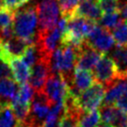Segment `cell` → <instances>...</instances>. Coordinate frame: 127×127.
<instances>
[{
  "label": "cell",
  "mask_w": 127,
  "mask_h": 127,
  "mask_svg": "<svg viewBox=\"0 0 127 127\" xmlns=\"http://www.w3.org/2000/svg\"><path fill=\"white\" fill-rule=\"evenodd\" d=\"M37 21L36 7L30 6L17 9L12 23L13 34L19 38L35 42Z\"/></svg>",
  "instance_id": "obj_1"
},
{
  "label": "cell",
  "mask_w": 127,
  "mask_h": 127,
  "mask_svg": "<svg viewBox=\"0 0 127 127\" xmlns=\"http://www.w3.org/2000/svg\"><path fill=\"white\" fill-rule=\"evenodd\" d=\"M42 93L52 106L57 103H64L69 93L67 80L61 74L51 73Z\"/></svg>",
  "instance_id": "obj_2"
},
{
  "label": "cell",
  "mask_w": 127,
  "mask_h": 127,
  "mask_svg": "<svg viewBox=\"0 0 127 127\" xmlns=\"http://www.w3.org/2000/svg\"><path fill=\"white\" fill-rule=\"evenodd\" d=\"M106 95V88L101 83L95 81L86 91L82 92L74 101L76 107L79 108L82 112L97 109L101 103L104 101Z\"/></svg>",
  "instance_id": "obj_3"
},
{
  "label": "cell",
  "mask_w": 127,
  "mask_h": 127,
  "mask_svg": "<svg viewBox=\"0 0 127 127\" xmlns=\"http://www.w3.org/2000/svg\"><path fill=\"white\" fill-rule=\"evenodd\" d=\"M39 29L37 32H48L58 23L59 7L57 0H41L36 7Z\"/></svg>",
  "instance_id": "obj_4"
},
{
  "label": "cell",
  "mask_w": 127,
  "mask_h": 127,
  "mask_svg": "<svg viewBox=\"0 0 127 127\" xmlns=\"http://www.w3.org/2000/svg\"><path fill=\"white\" fill-rule=\"evenodd\" d=\"M50 107H52V105L43 93H35L30 106L29 115L24 124L28 127H42L50 111Z\"/></svg>",
  "instance_id": "obj_5"
},
{
  "label": "cell",
  "mask_w": 127,
  "mask_h": 127,
  "mask_svg": "<svg viewBox=\"0 0 127 127\" xmlns=\"http://www.w3.org/2000/svg\"><path fill=\"white\" fill-rule=\"evenodd\" d=\"M94 78L95 81L99 82L107 88L117 80L123 79L120 75L115 63L108 55L104 54L97 64L95 65L94 71Z\"/></svg>",
  "instance_id": "obj_6"
},
{
  "label": "cell",
  "mask_w": 127,
  "mask_h": 127,
  "mask_svg": "<svg viewBox=\"0 0 127 127\" xmlns=\"http://www.w3.org/2000/svg\"><path fill=\"white\" fill-rule=\"evenodd\" d=\"M85 42L104 54L110 51L115 44L110 31L103 28L98 24H96L94 26Z\"/></svg>",
  "instance_id": "obj_7"
},
{
  "label": "cell",
  "mask_w": 127,
  "mask_h": 127,
  "mask_svg": "<svg viewBox=\"0 0 127 127\" xmlns=\"http://www.w3.org/2000/svg\"><path fill=\"white\" fill-rule=\"evenodd\" d=\"M51 75L50 61L39 58L33 66L30 71L29 82L35 93L42 92L44 85L47 81L49 76Z\"/></svg>",
  "instance_id": "obj_8"
},
{
  "label": "cell",
  "mask_w": 127,
  "mask_h": 127,
  "mask_svg": "<svg viewBox=\"0 0 127 127\" xmlns=\"http://www.w3.org/2000/svg\"><path fill=\"white\" fill-rule=\"evenodd\" d=\"M35 42H30L27 40L22 39L17 36L11 37L9 40L6 42H2V47L0 51V58L7 61H9L14 58H20L24 55L25 50L28 46L32 45Z\"/></svg>",
  "instance_id": "obj_9"
},
{
  "label": "cell",
  "mask_w": 127,
  "mask_h": 127,
  "mask_svg": "<svg viewBox=\"0 0 127 127\" xmlns=\"http://www.w3.org/2000/svg\"><path fill=\"white\" fill-rule=\"evenodd\" d=\"M104 53L96 51L95 49L88 45L86 42L80 48L77 49V64L76 67L91 71L99 62Z\"/></svg>",
  "instance_id": "obj_10"
},
{
  "label": "cell",
  "mask_w": 127,
  "mask_h": 127,
  "mask_svg": "<svg viewBox=\"0 0 127 127\" xmlns=\"http://www.w3.org/2000/svg\"><path fill=\"white\" fill-rule=\"evenodd\" d=\"M102 122L112 127H127V113L115 106H103L100 109Z\"/></svg>",
  "instance_id": "obj_11"
},
{
  "label": "cell",
  "mask_w": 127,
  "mask_h": 127,
  "mask_svg": "<svg viewBox=\"0 0 127 127\" xmlns=\"http://www.w3.org/2000/svg\"><path fill=\"white\" fill-rule=\"evenodd\" d=\"M73 15L83 17L87 20L97 23L101 19L103 12L100 8L97 0H82L78 5Z\"/></svg>",
  "instance_id": "obj_12"
},
{
  "label": "cell",
  "mask_w": 127,
  "mask_h": 127,
  "mask_svg": "<svg viewBox=\"0 0 127 127\" xmlns=\"http://www.w3.org/2000/svg\"><path fill=\"white\" fill-rule=\"evenodd\" d=\"M127 91V79H120L106 88L104 106H115L117 101Z\"/></svg>",
  "instance_id": "obj_13"
},
{
  "label": "cell",
  "mask_w": 127,
  "mask_h": 127,
  "mask_svg": "<svg viewBox=\"0 0 127 127\" xmlns=\"http://www.w3.org/2000/svg\"><path fill=\"white\" fill-rule=\"evenodd\" d=\"M9 64L13 75V79L19 85H24L26 83L30 77V67H28L21 58L11 59L9 61Z\"/></svg>",
  "instance_id": "obj_14"
},
{
  "label": "cell",
  "mask_w": 127,
  "mask_h": 127,
  "mask_svg": "<svg viewBox=\"0 0 127 127\" xmlns=\"http://www.w3.org/2000/svg\"><path fill=\"white\" fill-rule=\"evenodd\" d=\"M110 58L115 63L121 77L123 79H127V48H114Z\"/></svg>",
  "instance_id": "obj_15"
},
{
  "label": "cell",
  "mask_w": 127,
  "mask_h": 127,
  "mask_svg": "<svg viewBox=\"0 0 127 127\" xmlns=\"http://www.w3.org/2000/svg\"><path fill=\"white\" fill-rule=\"evenodd\" d=\"M19 91V84L12 79H0V98L11 101Z\"/></svg>",
  "instance_id": "obj_16"
},
{
  "label": "cell",
  "mask_w": 127,
  "mask_h": 127,
  "mask_svg": "<svg viewBox=\"0 0 127 127\" xmlns=\"http://www.w3.org/2000/svg\"><path fill=\"white\" fill-rule=\"evenodd\" d=\"M9 106H10V108H11L14 116H15L16 120L18 121V123H24L29 115L31 105H26V104L22 103L16 97H14L9 102Z\"/></svg>",
  "instance_id": "obj_17"
},
{
  "label": "cell",
  "mask_w": 127,
  "mask_h": 127,
  "mask_svg": "<svg viewBox=\"0 0 127 127\" xmlns=\"http://www.w3.org/2000/svg\"><path fill=\"white\" fill-rule=\"evenodd\" d=\"M101 123V115L98 109L82 112L79 120V127H98Z\"/></svg>",
  "instance_id": "obj_18"
},
{
  "label": "cell",
  "mask_w": 127,
  "mask_h": 127,
  "mask_svg": "<svg viewBox=\"0 0 127 127\" xmlns=\"http://www.w3.org/2000/svg\"><path fill=\"white\" fill-rule=\"evenodd\" d=\"M112 36L117 47L127 48V22L122 20L113 29Z\"/></svg>",
  "instance_id": "obj_19"
},
{
  "label": "cell",
  "mask_w": 127,
  "mask_h": 127,
  "mask_svg": "<svg viewBox=\"0 0 127 127\" xmlns=\"http://www.w3.org/2000/svg\"><path fill=\"white\" fill-rule=\"evenodd\" d=\"M18 124L19 123L8 103L0 110V127H17Z\"/></svg>",
  "instance_id": "obj_20"
},
{
  "label": "cell",
  "mask_w": 127,
  "mask_h": 127,
  "mask_svg": "<svg viewBox=\"0 0 127 127\" xmlns=\"http://www.w3.org/2000/svg\"><path fill=\"white\" fill-rule=\"evenodd\" d=\"M122 21L120 12H113V13H105L102 15L99 20L100 25L108 31L113 30L114 28L120 24Z\"/></svg>",
  "instance_id": "obj_21"
},
{
  "label": "cell",
  "mask_w": 127,
  "mask_h": 127,
  "mask_svg": "<svg viewBox=\"0 0 127 127\" xmlns=\"http://www.w3.org/2000/svg\"><path fill=\"white\" fill-rule=\"evenodd\" d=\"M81 1L82 0H57V3L60 6V9L62 12V16L65 19L70 18Z\"/></svg>",
  "instance_id": "obj_22"
},
{
  "label": "cell",
  "mask_w": 127,
  "mask_h": 127,
  "mask_svg": "<svg viewBox=\"0 0 127 127\" xmlns=\"http://www.w3.org/2000/svg\"><path fill=\"white\" fill-rule=\"evenodd\" d=\"M22 57H23L22 60L24 61V63L27 65L28 67H32L37 62V60L40 58L36 44L33 43L32 45L28 46V48L25 50L24 55Z\"/></svg>",
  "instance_id": "obj_23"
},
{
  "label": "cell",
  "mask_w": 127,
  "mask_h": 127,
  "mask_svg": "<svg viewBox=\"0 0 127 127\" xmlns=\"http://www.w3.org/2000/svg\"><path fill=\"white\" fill-rule=\"evenodd\" d=\"M34 95H35V92L33 90V88L29 84L25 83L24 85H20L19 91L17 93V95H15V97L22 103L26 104V105H31Z\"/></svg>",
  "instance_id": "obj_24"
},
{
  "label": "cell",
  "mask_w": 127,
  "mask_h": 127,
  "mask_svg": "<svg viewBox=\"0 0 127 127\" xmlns=\"http://www.w3.org/2000/svg\"><path fill=\"white\" fill-rule=\"evenodd\" d=\"M97 2L104 14L120 12V0H97Z\"/></svg>",
  "instance_id": "obj_25"
},
{
  "label": "cell",
  "mask_w": 127,
  "mask_h": 127,
  "mask_svg": "<svg viewBox=\"0 0 127 127\" xmlns=\"http://www.w3.org/2000/svg\"><path fill=\"white\" fill-rule=\"evenodd\" d=\"M15 11L9 10L7 8L0 9V30L12 25Z\"/></svg>",
  "instance_id": "obj_26"
},
{
  "label": "cell",
  "mask_w": 127,
  "mask_h": 127,
  "mask_svg": "<svg viewBox=\"0 0 127 127\" xmlns=\"http://www.w3.org/2000/svg\"><path fill=\"white\" fill-rule=\"evenodd\" d=\"M13 79V75H12L11 68L9 66V63L3 60L2 58H0V79Z\"/></svg>",
  "instance_id": "obj_27"
},
{
  "label": "cell",
  "mask_w": 127,
  "mask_h": 127,
  "mask_svg": "<svg viewBox=\"0 0 127 127\" xmlns=\"http://www.w3.org/2000/svg\"><path fill=\"white\" fill-rule=\"evenodd\" d=\"M4 5L5 8H7L9 10L16 11L24 5V2L22 0H4Z\"/></svg>",
  "instance_id": "obj_28"
},
{
  "label": "cell",
  "mask_w": 127,
  "mask_h": 127,
  "mask_svg": "<svg viewBox=\"0 0 127 127\" xmlns=\"http://www.w3.org/2000/svg\"><path fill=\"white\" fill-rule=\"evenodd\" d=\"M5 8V5H4V0H0V9Z\"/></svg>",
  "instance_id": "obj_29"
},
{
  "label": "cell",
  "mask_w": 127,
  "mask_h": 127,
  "mask_svg": "<svg viewBox=\"0 0 127 127\" xmlns=\"http://www.w3.org/2000/svg\"><path fill=\"white\" fill-rule=\"evenodd\" d=\"M17 127H28V126H26V125H25V124H24V123H19Z\"/></svg>",
  "instance_id": "obj_30"
},
{
  "label": "cell",
  "mask_w": 127,
  "mask_h": 127,
  "mask_svg": "<svg viewBox=\"0 0 127 127\" xmlns=\"http://www.w3.org/2000/svg\"><path fill=\"white\" fill-rule=\"evenodd\" d=\"M22 1L24 2V4H25V3H27V2L29 1V0H22Z\"/></svg>",
  "instance_id": "obj_31"
},
{
  "label": "cell",
  "mask_w": 127,
  "mask_h": 127,
  "mask_svg": "<svg viewBox=\"0 0 127 127\" xmlns=\"http://www.w3.org/2000/svg\"><path fill=\"white\" fill-rule=\"evenodd\" d=\"M1 47H2V41L0 40V51H1Z\"/></svg>",
  "instance_id": "obj_32"
},
{
  "label": "cell",
  "mask_w": 127,
  "mask_h": 127,
  "mask_svg": "<svg viewBox=\"0 0 127 127\" xmlns=\"http://www.w3.org/2000/svg\"><path fill=\"white\" fill-rule=\"evenodd\" d=\"M77 127H79V126H77Z\"/></svg>",
  "instance_id": "obj_33"
}]
</instances>
